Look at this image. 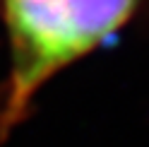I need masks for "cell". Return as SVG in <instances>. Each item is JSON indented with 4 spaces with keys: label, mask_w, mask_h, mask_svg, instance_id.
Masks as SVG:
<instances>
[{
    "label": "cell",
    "mask_w": 149,
    "mask_h": 147,
    "mask_svg": "<svg viewBox=\"0 0 149 147\" xmlns=\"http://www.w3.org/2000/svg\"><path fill=\"white\" fill-rule=\"evenodd\" d=\"M139 0H0L10 68L0 87V145L31 113L48 82L108 43Z\"/></svg>",
    "instance_id": "cell-1"
}]
</instances>
